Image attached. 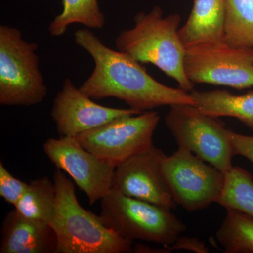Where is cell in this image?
Returning a JSON list of instances; mask_svg holds the SVG:
<instances>
[{
    "label": "cell",
    "instance_id": "e0dca14e",
    "mask_svg": "<svg viewBox=\"0 0 253 253\" xmlns=\"http://www.w3.org/2000/svg\"><path fill=\"white\" fill-rule=\"evenodd\" d=\"M63 11L50 23L48 31L53 37L62 36L68 26L74 23L84 25L89 29H101L106 18L98 0H63Z\"/></svg>",
    "mask_w": 253,
    "mask_h": 253
},
{
    "label": "cell",
    "instance_id": "6da1fadb",
    "mask_svg": "<svg viewBox=\"0 0 253 253\" xmlns=\"http://www.w3.org/2000/svg\"><path fill=\"white\" fill-rule=\"evenodd\" d=\"M74 39L94 61V71L80 86L91 99L116 98L141 113L163 106H194L189 92L159 83L140 63L105 45L89 28L75 32Z\"/></svg>",
    "mask_w": 253,
    "mask_h": 253
},
{
    "label": "cell",
    "instance_id": "ac0fdd59",
    "mask_svg": "<svg viewBox=\"0 0 253 253\" xmlns=\"http://www.w3.org/2000/svg\"><path fill=\"white\" fill-rule=\"evenodd\" d=\"M224 42L253 49V0H224Z\"/></svg>",
    "mask_w": 253,
    "mask_h": 253
},
{
    "label": "cell",
    "instance_id": "ffe728a7",
    "mask_svg": "<svg viewBox=\"0 0 253 253\" xmlns=\"http://www.w3.org/2000/svg\"><path fill=\"white\" fill-rule=\"evenodd\" d=\"M217 204L226 210H235L253 217V177L241 167H233L225 181Z\"/></svg>",
    "mask_w": 253,
    "mask_h": 253
},
{
    "label": "cell",
    "instance_id": "277c9868",
    "mask_svg": "<svg viewBox=\"0 0 253 253\" xmlns=\"http://www.w3.org/2000/svg\"><path fill=\"white\" fill-rule=\"evenodd\" d=\"M101 220L126 240L170 246L186 230L171 209L125 196L111 189L101 200Z\"/></svg>",
    "mask_w": 253,
    "mask_h": 253
},
{
    "label": "cell",
    "instance_id": "3957f363",
    "mask_svg": "<svg viewBox=\"0 0 253 253\" xmlns=\"http://www.w3.org/2000/svg\"><path fill=\"white\" fill-rule=\"evenodd\" d=\"M56 206L51 225L57 238L56 253H126L133 241L105 225L100 216L80 204L74 184L56 168L54 174Z\"/></svg>",
    "mask_w": 253,
    "mask_h": 253
},
{
    "label": "cell",
    "instance_id": "8fae6325",
    "mask_svg": "<svg viewBox=\"0 0 253 253\" xmlns=\"http://www.w3.org/2000/svg\"><path fill=\"white\" fill-rule=\"evenodd\" d=\"M166 155L153 146L118 165L113 174L112 189L125 196L173 209L176 207L162 170Z\"/></svg>",
    "mask_w": 253,
    "mask_h": 253
},
{
    "label": "cell",
    "instance_id": "52a82bcc",
    "mask_svg": "<svg viewBox=\"0 0 253 253\" xmlns=\"http://www.w3.org/2000/svg\"><path fill=\"white\" fill-rule=\"evenodd\" d=\"M160 119L156 111H145L118 118L75 138L84 149L117 167L152 148L153 136Z\"/></svg>",
    "mask_w": 253,
    "mask_h": 253
},
{
    "label": "cell",
    "instance_id": "d6986e66",
    "mask_svg": "<svg viewBox=\"0 0 253 253\" xmlns=\"http://www.w3.org/2000/svg\"><path fill=\"white\" fill-rule=\"evenodd\" d=\"M216 239L226 253H253V217L228 209Z\"/></svg>",
    "mask_w": 253,
    "mask_h": 253
},
{
    "label": "cell",
    "instance_id": "5bb4252c",
    "mask_svg": "<svg viewBox=\"0 0 253 253\" xmlns=\"http://www.w3.org/2000/svg\"><path fill=\"white\" fill-rule=\"evenodd\" d=\"M224 0H194L192 10L179 35L186 49L224 42Z\"/></svg>",
    "mask_w": 253,
    "mask_h": 253
},
{
    "label": "cell",
    "instance_id": "ba28073f",
    "mask_svg": "<svg viewBox=\"0 0 253 253\" xmlns=\"http://www.w3.org/2000/svg\"><path fill=\"white\" fill-rule=\"evenodd\" d=\"M206 163L181 147L163 158V175L173 198L176 204L189 212L216 203L224 187L225 174Z\"/></svg>",
    "mask_w": 253,
    "mask_h": 253
},
{
    "label": "cell",
    "instance_id": "7a4b0ae2",
    "mask_svg": "<svg viewBox=\"0 0 253 253\" xmlns=\"http://www.w3.org/2000/svg\"><path fill=\"white\" fill-rule=\"evenodd\" d=\"M181 16H164L162 9L154 6L150 12H140L134 18V26L121 31L115 41L118 51L140 63H150L172 78L187 92L194 90L184 71L186 49L179 35Z\"/></svg>",
    "mask_w": 253,
    "mask_h": 253
},
{
    "label": "cell",
    "instance_id": "44dd1931",
    "mask_svg": "<svg viewBox=\"0 0 253 253\" xmlns=\"http://www.w3.org/2000/svg\"><path fill=\"white\" fill-rule=\"evenodd\" d=\"M28 183L13 176L0 162V196L8 204L15 206L27 189Z\"/></svg>",
    "mask_w": 253,
    "mask_h": 253
},
{
    "label": "cell",
    "instance_id": "7c38bea8",
    "mask_svg": "<svg viewBox=\"0 0 253 253\" xmlns=\"http://www.w3.org/2000/svg\"><path fill=\"white\" fill-rule=\"evenodd\" d=\"M140 113L130 108L115 109L96 104L66 78L55 98L51 116L60 136L76 137L118 118Z\"/></svg>",
    "mask_w": 253,
    "mask_h": 253
},
{
    "label": "cell",
    "instance_id": "2e32d148",
    "mask_svg": "<svg viewBox=\"0 0 253 253\" xmlns=\"http://www.w3.org/2000/svg\"><path fill=\"white\" fill-rule=\"evenodd\" d=\"M56 189L49 176L31 181L14 208L24 217L51 224L56 206Z\"/></svg>",
    "mask_w": 253,
    "mask_h": 253
},
{
    "label": "cell",
    "instance_id": "4fadbf2b",
    "mask_svg": "<svg viewBox=\"0 0 253 253\" xmlns=\"http://www.w3.org/2000/svg\"><path fill=\"white\" fill-rule=\"evenodd\" d=\"M1 253H56L57 238L51 224L30 219L12 210L1 229Z\"/></svg>",
    "mask_w": 253,
    "mask_h": 253
},
{
    "label": "cell",
    "instance_id": "9a60e30c",
    "mask_svg": "<svg viewBox=\"0 0 253 253\" xmlns=\"http://www.w3.org/2000/svg\"><path fill=\"white\" fill-rule=\"evenodd\" d=\"M189 94L201 112L215 118H235L253 130V91L243 95L219 89Z\"/></svg>",
    "mask_w": 253,
    "mask_h": 253
},
{
    "label": "cell",
    "instance_id": "603a6c76",
    "mask_svg": "<svg viewBox=\"0 0 253 253\" xmlns=\"http://www.w3.org/2000/svg\"><path fill=\"white\" fill-rule=\"evenodd\" d=\"M167 253L176 250H186V251H193L199 253H206L209 252V249L202 241L196 238L192 237H179L174 244L170 246H163Z\"/></svg>",
    "mask_w": 253,
    "mask_h": 253
},
{
    "label": "cell",
    "instance_id": "5b68a950",
    "mask_svg": "<svg viewBox=\"0 0 253 253\" xmlns=\"http://www.w3.org/2000/svg\"><path fill=\"white\" fill-rule=\"evenodd\" d=\"M37 49L18 28L0 26V104L31 106L45 99L48 88Z\"/></svg>",
    "mask_w": 253,
    "mask_h": 253
},
{
    "label": "cell",
    "instance_id": "8992f818",
    "mask_svg": "<svg viewBox=\"0 0 253 253\" xmlns=\"http://www.w3.org/2000/svg\"><path fill=\"white\" fill-rule=\"evenodd\" d=\"M165 122L178 147L189 150L224 174L234 167L230 129L218 118L205 114L193 105L174 104Z\"/></svg>",
    "mask_w": 253,
    "mask_h": 253
},
{
    "label": "cell",
    "instance_id": "9c48e42d",
    "mask_svg": "<svg viewBox=\"0 0 253 253\" xmlns=\"http://www.w3.org/2000/svg\"><path fill=\"white\" fill-rule=\"evenodd\" d=\"M187 78L194 84H214L237 89L253 86V49L226 43L186 49L184 61Z\"/></svg>",
    "mask_w": 253,
    "mask_h": 253
},
{
    "label": "cell",
    "instance_id": "7402d4cb",
    "mask_svg": "<svg viewBox=\"0 0 253 253\" xmlns=\"http://www.w3.org/2000/svg\"><path fill=\"white\" fill-rule=\"evenodd\" d=\"M229 137L234 154L244 156L253 164V136L238 134L229 129Z\"/></svg>",
    "mask_w": 253,
    "mask_h": 253
},
{
    "label": "cell",
    "instance_id": "30bf717a",
    "mask_svg": "<svg viewBox=\"0 0 253 253\" xmlns=\"http://www.w3.org/2000/svg\"><path fill=\"white\" fill-rule=\"evenodd\" d=\"M43 151L56 168L67 173L85 193L91 205L112 189L116 167L84 149L76 138H50L43 144Z\"/></svg>",
    "mask_w": 253,
    "mask_h": 253
}]
</instances>
